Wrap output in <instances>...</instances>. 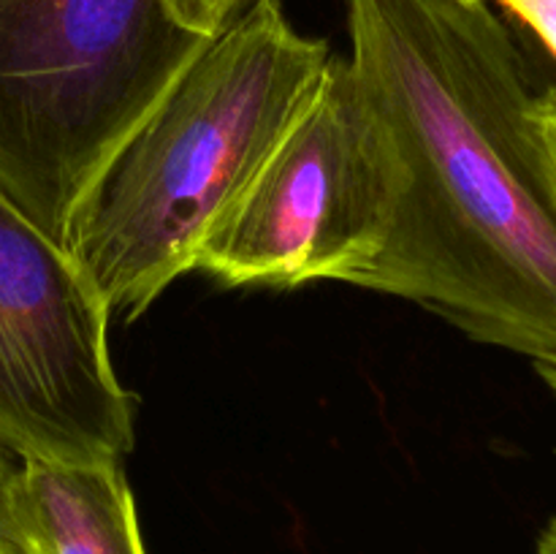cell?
Returning <instances> with one entry per match:
<instances>
[{"label":"cell","mask_w":556,"mask_h":554,"mask_svg":"<svg viewBox=\"0 0 556 554\" xmlns=\"http://www.w3.org/2000/svg\"><path fill=\"white\" fill-rule=\"evenodd\" d=\"M348 33L389 158L383 239L351 286L556 362V204L510 27L492 0H348Z\"/></svg>","instance_id":"1"},{"label":"cell","mask_w":556,"mask_h":554,"mask_svg":"<svg viewBox=\"0 0 556 554\" xmlns=\"http://www.w3.org/2000/svg\"><path fill=\"white\" fill-rule=\"evenodd\" d=\"M331 63L280 0H250L117 147L63 244L109 313L139 318L237 204Z\"/></svg>","instance_id":"2"},{"label":"cell","mask_w":556,"mask_h":554,"mask_svg":"<svg viewBox=\"0 0 556 554\" xmlns=\"http://www.w3.org/2000/svg\"><path fill=\"white\" fill-rule=\"evenodd\" d=\"M212 38L166 0H0V190L63 242L109 158Z\"/></svg>","instance_id":"3"},{"label":"cell","mask_w":556,"mask_h":554,"mask_svg":"<svg viewBox=\"0 0 556 554\" xmlns=\"http://www.w3.org/2000/svg\"><path fill=\"white\" fill-rule=\"evenodd\" d=\"M389 158L348 60L324 79L255 177L201 244L195 272L228 288L351 282L378 253Z\"/></svg>","instance_id":"4"},{"label":"cell","mask_w":556,"mask_h":554,"mask_svg":"<svg viewBox=\"0 0 556 554\" xmlns=\"http://www.w3.org/2000/svg\"><path fill=\"white\" fill-rule=\"evenodd\" d=\"M106 302L60 239L0 190V449L27 462H125L136 396L109 353Z\"/></svg>","instance_id":"5"},{"label":"cell","mask_w":556,"mask_h":554,"mask_svg":"<svg viewBox=\"0 0 556 554\" xmlns=\"http://www.w3.org/2000/svg\"><path fill=\"white\" fill-rule=\"evenodd\" d=\"M16 514L33 554H147L123 462H20Z\"/></svg>","instance_id":"6"},{"label":"cell","mask_w":556,"mask_h":554,"mask_svg":"<svg viewBox=\"0 0 556 554\" xmlns=\"http://www.w3.org/2000/svg\"><path fill=\"white\" fill-rule=\"evenodd\" d=\"M16 476L20 459L0 449V554H33L16 514Z\"/></svg>","instance_id":"7"},{"label":"cell","mask_w":556,"mask_h":554,"mask_svg":"<svg viewBox=\"0 0 556 554\" xmlns=\"http://www.w3.org/2000/svg\"><path fill=\"white\" fill-rule=\"evenodd\" d=\"M182 25L201 36H217L250 0H166Z\"/></svg>","instance_id":"8"},{"label":"cell","mask_w":556,"mask_h":554,"mask_svg":"<svg viewBox=\"0 0 556 554\" xmlns=\"http://www.w3.org/2000/svg\"><path fill=\"white\" fill-rule=\"evenodd\" d=\"M532 130H535L538 152H541L543 174H546L548 190L556 204V85L548 90L535 92L530 106Z\"/></svg>","instance_id":"9"},{"label":"cell","mask_w":556,"mask_h":554,"mask_svg":"<svg viewBox=\"0 0 556 554\" xmlns=\"http://www.w3.org/2000/svg\"><path fill=\"white\" fill-rule=\"evenodd\" d=\"M492 3L525 25L556 60V0H492Z\"/></svg>","instance_id":"10"},{"label":"cell","mask_w":556,"mask_h":554,"mask_svg":"<svg viewBox=\"0 0 556 554\" xmlns=\"http://www.w3.org/2000/svg\"><path fill=\"white\" fill-rule=\"evenodd\" d=\"M535 554H556V519L546 525V530L541 532L535 543Z\"/></svg>","instance_id":"11"},{"label":"cell","mask_w":556,"mask_h":554,"mask_svg":"<svg viewBox=\"0 0 556 554\" xmlns=\"http://www.w3.org/2000/svg\"><path fill=\"white\" fill-rule=\"evenodd\" d=\"M532 367H535V373L541 375V380L546 383V389L556 396V362H538V364H532Z\"/></svg>","instance_id":"12"}]
</instances>
